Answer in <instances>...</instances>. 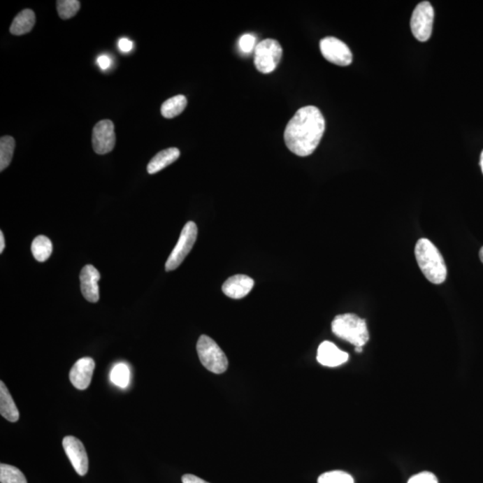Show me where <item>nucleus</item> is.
Returning a JSON list of instances; mask_svg holds the SVG:
<instances>
[{"label":"nucleus","instance_id":"nucleus-1","mask_svg":"<svg viewBox=\"0 0 483 483\" xmlns=\"http://www.w3.org/2000/svg\"><path fill=\"white\" fill-rule=\"evenodd\" d=\"M325 120L315 106L296 111L284 130V143L291 152L300 157L312 154L325 132Z\"/></svg>","mask_w":483,"mask_h":483},{"label":"nucleus","instance_id":"nucleus-2","mask_svg":"<svg viewBox=\"0 0 483 483\" xmlns=\"http://www.w3.org/2000/svg\"><path fill=\"white\" fill-rule=\"evenodd\" d=\"M415 257L421 273L430 282L440 284L446 280V264L440 251L430 240H419L415 246Z\"/></svg>","mask_w":483,"mask_h":483},{"label":"nucleus","instance_id":"nucleus-3","mask_svg":"<svg viewBox=\"0 0 483 483\" xmlns=\"http://www.w3.org/2000/svg\"><path fill=\"white\" fill-rule=\"evenodd\" d=\"M331 328L337 337L349 342L356 347H363L369 340L366 322L356 315H338L332 322Z\"/></svg>","mask_w":483,"mask_h":483},{"label":"nucleus","instance_id":"nucleus-4","mask_svg":"<svg viewBox=\"0 0 483 483\" xmlns=\"http://www.w3.org/2000/svg\"><path fill=\"white\" fill-rule=\"evenodd\" d=\"M196 348L201 363L208 370L222 374L228 370V358L212 338L206 335L201 336Z\"/></svg>","mask_w":483,"mask_h":483},{"label":"nucleus","instance_id":"nucleus-5","mask_svg":"<svg viewBox=\"0 0 483 483\" xmlns=\"http://www.w3.org/2000/svg\"><path fill=\"white\" fill-rule=\"evenodd\" d=\"M282 55V47L277 41L273 39L261 41L254 50L256 69L262 73H273L277 69Z\"/></svg>","mask_w":483,"mask_h":483},{"label":"nucleus","instance_id":"nucleus-6","mask_svg":"<svg viewBox=\"0 0 483 483\" xmlns=\"http://www.w3.org/2000/svg\"><path fill=\"white\" fill-rule=\"evenodd\" d=\"M198 229L196 224L189 222L185 224L183 230L180 233L177 245L173 249L169 255L167 262H166V271H171L180 266L185 257L193 249L196 241Z\"/></svg>","mask_w":483,"mask_h":483},{"label":"nucleus","instance_id":"nucleus-7","mask_svg":"<svg viewBox=\"0 0 483 483\" xmlns=\"http://www.w3.org/2000/svg\"><path fill=\"white\" fill-rule=\"evenodd\" d=\"M434 9L430 2L419 3L412 12L411 29L412 35L419 41H427L433 34Z\"/></svg>","mask_w":483,"mask_h":483},{"label":"nucleus","instance_id":"nucleus-8","mask_svg":"<svg viewBox=\"0 0 483 483\" xmlns=\"http://www.w3.org/2000/svg\"><path fill=\"white\" fill-rule=\"evenodd\" d=\"M323 57L335 65L347 66L353 62V55L347 45L335 37H326L319 43Z\"/></svg>","mask_w":483,"mask_h":483},{"label":"nucleus","instance_id":"nucleus-9","mask_svg":"<svg viewBox=\"0 0 483 483\" xmlns=\"http://www.w3.org/2000/svg\"><path fill=\"white\" fill-rule=\"evenodd\" d=\"M116 145L115 127L111 120H105L95 124L92 131V146L97 154L104 155L113 150Z\"/></svg>","mask_w":483,"mask_h":483},{"label":"nucleus","instance_id":"nucleus-10","mask_svg":"<svg viewBox=\"0 0 483 483\" xmlns=\"http://www.w3.org/2000/svg\"><path fill=\"white\" fill-rule=\"evenodd\" d=\"M63 447L75 472L79 475H85L88 472L89 461L84 444L78 438L66 436L63 440Z\"/></svg>","mask_w":483,"mask_h":483},{"label":"nucleus","instance_id":"nucleus-11","mask_svg":"<svg viewBox=\"0 0 483 483\" xmlns=\"http://www.w3.org/2000/svg\"><path fill=\"white\" fill-rule=\"evenodd\" d=\"M94 368L95 361L91 357H84L76 361L69 374L73 386L80 390L87 389L91 384Z\"/></svg>","mask_w":483,"mask_h":483},{"label":"nucleus","instance_id":"nucleus-12","mask_svg":"<svg viewBox=\"0 0 483 483\" xmlns=\"http://www.w3.org/2000/svg\"><path fill=\"white\" fill-rule=\"evenodd\" d=\"M101 274L92 265H86L80 274L81 292L85 298L89 303H97L100 299L99 294V280Z\"/></svg>","mask_w":483,"mask_h":483},{"label":"nucleus","instance_id":"nucleus-13","mask_svg":"<svg viewBox=\"0 0 483 483\" xmlns=\"http://www.w3.org/2000/svg\"><path fill=\"white\" fill-rule=\"evenodd\" d=\"M349 359V354L341 351L337 345L329 341L322 342L318 348L317 361L323 366L337 367Z\"/></svg>","mask_w":483,"mask_h":483},{"label":"nucleus","instance_id":"nucleus-14","mask_svg":"<svg viewBox=\"0 0 483 483\" xmlns=\"http://www.w3.org/2000/svg\"><path fill=\"white\" fill-rule=\"evenodd\" d=\"M254 281L245 275H235L224 282L223 293L232 299H241L251 292Z\"/></svg>","mask_w":483,"mask_h":483},{"label":"nucleus","instance_id":"nucleus-15","mask_svg":"<svg viewBox=\"0 0 483 483\" xmlns=\"http://www.w3.org/2000/svg\"><path fill=\"white\" fill-rule=\"evenodd\" d=\"M180 156V150L178 148H168L159 152L150 161L147 171L149 174H156L162 169L167 168L168 166L174 163Z\"/></svg>","mask_w":483,"mask_h":483},{"label":"nucleus","instance_id":"nucleus-16","mask_svg":"<svg viewBox=\"0 0 483 483\" xmlns=\"http://www.w3.org/2000/svg\"><path fill=\"white\" fill-rule=\"evenodd\" d=\"M0 414L11 422L17 421L20 417L14 399L3 382H0Z\"/></svg>","mask_w":483,"mask_h":483},{"label":"nucleus","instance_id":"nucleus-17","mask_svg":"<svg viewBox=\"0 0 483 483\" xmlns=\"http://www.w3.org/2000/svg\"><path fill=\"white\" fill-rule=\"evenodd\" d=\"M36 22L34 12L24 9L15 17L10 27V33L17 36L30 33Z\"/></svg>","mask_w":483,"mask_h":483},{"label":"nucleus","instance_id":"nucleus-18","mask_svg":"<svg viewBox=\"0 0 483 483\" xmlns=\"http://www.w3.org/2000/svg\"><path fill=\"white\" fill-rule=\"evenodd\" d=\"M187 100L184 95L174 96L162 104L161 115L165 118H174L180 115L187 108Z\"/></svg>","mask_w":483,"mask_h":483},{"label":"nucleus","instance_id":"nucleus-19","mask_svg":"<svg viewBox=\"0 0 483 483\" xmlns=\"http://www.w3.org/2000/svg\"><path fill=\"white\" fill-rule=\"evenodd\" d=\"M52 251V243L47 236H37L31 244V252H33L35 260L39 262L46 261L50 257Z\"/></svg>","mask_w":483,"mask_h":483},{"label":"nucleus","instance_id":"nucleus-20","mask_svg":"<svg viewBox=\"0 0 483 483\" xmlns=\"http://www.w3.org/2000/svg\"><path fill=\"white\" fill-rule=\"evenodd\" d=\"M15 148V140L11 136L0 139V171H4L10 165Z\"/></svg>","mask_w":483,"mask_h":483},{"label":"nucleus","instance_id":"nucleus-21","mask_svg":"<svg viewBox=\"0 0 483 483\" xmlns=\"http://www.w3.org/2000/svg\"><path fill=\"white\" fill-rule=\"evenodd\" d=\"M110 382L120 387L126 389L130 382V369L127 364L124 363H117L112 368L110 372Z\"/></svg>","mask_w":483,"mask_h":483},{"label":"nucleus","instance_id":"nucleus-22","mask_svg":"<svg viewBox=\"0 0 483 483\" xmlns=\"http://www.w3.org/2000/svg\"><path fill=\"white\" fill-rule=\"evenodd\" d=\"M0 482L27 483V478L17 467L1 463L0 466Z\"/></svg>","mask_w":483,"mask_h":483},{"label":"nucleus","instance_id":"nucleus-23","mask_svg":"<svg viewBox=\"0 0 483 483\" xmlns=\"http://www.w3.org/2000/svg\"><path fill=\"white\" fill-rule=\"evenodd\" d=\"M81 3L78 0H59L57 1V13L64 20L72 18L78 14Z\"/></svg>","mask_w":483,"mask_h":483},{"label":"nucleus","instance_id":"nucleus-24","mask_svg":"<svg viewBox=\"0 0 483 483\" xmlns=\"http://www.w3.org/2000/svg\"><path fill=\"white\" fill-rule=\"evenodd\" d=\"M318 483H354V481L349 473L332 471L323 473L319 476Z\"/></svg>","mask_w":483,"mask_h":483},{"label":"nucleus","instance_id":"nucleus-25","mask_svg":"<svg viewBox=\"0 0 483 483\" xmlns=\"http://www.w3.org/2000/svg\"><path fill=\"white\" fill-rule=\"evenodd\" d=\"M239 49L245 54H250L254 51L256 46V38L251 34H245L239 39Z\"/></svg>","mask_w":483,"mask_h":483},{"label":"nucleus","instance_id":"nucleus-26","mask_svg":"<svg viewBox=\"0 0 483 483\" xmlns=\"http://www.w3.org/2000/svg\"><path fill=\"white\" fill-rule=\"evenodd\" d=\"M408 483H439L436 476L433 473L422 472L412 476Z\"/></svg>","mask_w":483,"mask_h":483},{"label":"nucleus","instance_id":"nucleus-27","mask_svg":"<svg viewBox=\"0 0 483 483\" xmlns=\"http://www.w3.org/2000/svg\"><path fill=\"white\" fill-rule=\"evenodd\" d=\"M117 47L121 52L129 53L134 49V43L132 41L127 39V38H122V39L118 41Z\"/></svg>","mask_w":483,"mask_h":483},{"label":"nucleus","instance_id":"nucleus-28","mask_svg":"<svg viewBox=\"0 0 483 483\" xmlns=\"http://www.w3.org/2000/svg\"><path fill=\"white\" fill-rule=\"evenodd\" d=\"M97 64L99 67H100V69L104 71V70H107L111 66V57L108 55H106V54L99 56L97 59Z\"/></svg>","mask_w":483,"mask_h":483},{"label":"nucleus","instance_id":"nucleus-29","mask_svg":"<svg viewBox=\"0 0 483 483\" xmlns=\"http://www.w3.org/2000/svg\"><path fill=\"white\" fill-rule=\"evenodd\" d=\"M182 482L183 483H209L204 480L197 477V476L193 475H185L182 477Z\"/></svg>","mask_w":483,"mask_h":483},{"label":"nucleus","instance_id":"nucleus-30","mask_svg":"<svg viewBox=\"0 0 483 483\" xmlns=\"http://www.w3.org/2000/svg\"><path fill=\"white\" fill-rule=\"evenodd\" d=\"M5 238H4V233H3L2 231H0V252H4L5 249Z\"/></svg>","mask_w":483,"mask_h":483},{"label":"nucleus","instance_id":"nucleus-31","mask_svg":"<svg viewBox=\"0 0 483 483\" xmlns=\"http://www.w3.org/2000/svg\"><path fill=\"white\" fill-rule=\"evenodd\" d=\"M479 255H480V259H481V261H482V264H483V246H482V247L481 248V250H480V254H479Z\"/></svg>","mask_w":483,"mask_h":483},{"label":"nucleus","instance_id":"nucleus-32","mask_svg":"<svg viewBox=\"0 0 483 483\" xmlns=\"http://www.w3.org/2000/svg\"><path fill=\"white\" fill-rule=\"evenodd\" d=\"M480 165H481L482 171L483 173V150L481 154V161H480Z\"/></svg>","mask_w":483,"mask_h":483},{"label":"nucleus","instance_id":"nucleus-33","mask_svg":"<svg viewBox=\"0 0 483 483\" xmlns=\"http://www.w3.org/2000/svg\"><path fill=\"white\" fill-rule=\"evenodd\" d=\"M356 353H361V352H363V347H356Z\"/></svg>","mask_w":483,"mask_h":483}]
</instances>
